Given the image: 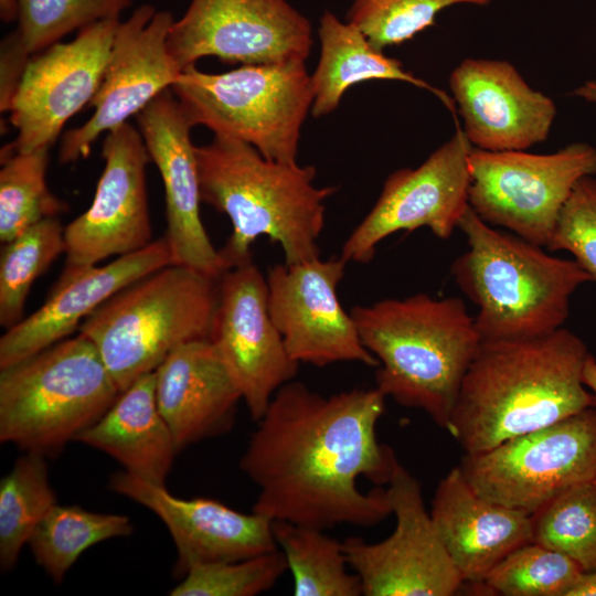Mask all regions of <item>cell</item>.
Here are the masks:
<instances>
[{
  "label": "cell",
  "instance_id": "3957f363",
  "mask_svg": "<svg viewBox=\"0 0 596 596\" xmlns=\"http://www.w3.org/2000/svg\"><path fill=\"white\" fill-rule=\"evenodd\" d=\"M201 201L228 216L232 233L220 254L227 268L252 258V245L266 236L286 264L320 256L326 202L333 187H317L313 166L284 163L252 145L226 136L195 147Z\"/></svg>",
  "mask_w": 596,
  "mask_h": 596
},
{
  "label": "cell",
  "instance_id": "44dd1931",
  "mask_svg": "<svg viewBox=\"0 0 596 596\" xmlns=\"http://www.w3.org/2000/svg\"><path fill=\"white\" fill-rule=\"evenodd\" d=\"M109 488L149 509L164 523L178 552L175 575L196 565L240 561L278 550L273 520L242 513L207 498L181 499L164 485L125 470L110 476Z\"/></svg>",
  "mask_w": 596,
  "mask_h": 596
},
{
  "label": "cell",
  "instance_id": "1f68e13d",
  "mask_svg": "<svg viewBox=\"0 0 596 596\" xmlns=\"http://www.w3.org/2000/svg\"><path fill=\"white\" fill-rule=\"evenodd\" d=\"M531 517L532 542L596 571V483L587 481L561 492Z\"/></svg>",
  "mask_w": 596,
  "mask_h": 596
},
{
  "label": "cell",
  "instance_id": "d4e9b609",
  "mask_svg": "<svg viewBox=\"0 0 596 596\" xmlns=\"http://www.w3.org/2000/svg\"><path fill=\"white\" fill-rule=\"evenodd\" d=\"M74 441L106 453L129 473L164 485L179 450L157 404L155 371L121 392Z\"/></svg>",
  "mask_w": 596,
  "mask_h": 596
},
{
  "label": "cell",
  "instance_id": "ffe728a7",
  "mask_svg": "<svg viewBox=\"0 0 596 596\" xmlns=\"http://www.w3.org/2000/svg\"><path fill=\"white\" fill-rule=\"evenodd\" d=\"M462 131L472 148L528 150L544 142L557 108L505 60L467 57L449 75Z\"/></svg>",
  "mask_w": 596,
  "mask_h": 596
},
{
  "label": "cell",
  "instance_id": "9c48e42d",
  "mask_svg": "<svg viewBox=\"0 0 596 596\" xmlns=\"http://www.w3.org/2000/svg\"><path fill=\"white\" fill-rule=\"evenodd\" d=\"M481 497L531 515L566 489L596 479V407L465 454L458 465Z\"/></svg>",
  "mask_w": 596,
  "mask_h": 596
},
{
  "label": "cell",
  "instance_id": "836d02e7",
  "mask_svg": "<svg viewBox=\"0 0 596 596\" xmlns=\"http://www.w3.org/2000/svg\"><path fill=\"white\" fill-rule=\"evenodd\" d=\"M131 0H18L19 26L13 34L31 55L66 34L100 20L118 18Z\"/></svg>",
  "mask_w": 596,
  "mask_h": 596
},
{
  "label": "cell",
  "instance_id": "e0dca14e",
  "mask_svg": "<svg viewBox=\"0 0 596 596\" xmlns=\"http://www.w3.org/2000/svg\"><path fill=\"white\" fill-rule=\"evenodd\" d=\"M347 264L341 256H319L297 264H275L266 275L270 317L298 363L379 365L338 297Z\"/></svg>",
  "mask_w": 596,
  "mask_h": 596
},
{
  "label": "cell",
  "instance_id": "603a6c76",
  "mask_svg": "<svg viewBox=\"0 0 596 596\" xmlns=\"http://www.w3.org/2000/svg\"><path fill=\"white\" fill-rule=\"evenodd\" d=\"M155 393L179 451L230 432L242 400L209 339L175 348L155 370Z\"/></svg>",
  "mask_w": 596,
  "mask_h": 596
},
{
  "label": "cell",
  "instance_id": "d590c367",
  "mask_svg": "<svg viewBox=\"0 0 596 596\" xmlns=\"http://www.w3.org/2000/svg\"><path fill=\"white\" fill-rule=\"evenodd\" d=\"M288 565L278 549L254 557L191 567L172 596H255L270 589Z\"/></svg>",
  "mask_w": 596,
  "mask_h": 596
},
{
  "label": "cell",
  "instance_id": "ba28073f",
  "mask_svg": "<svg viewBox=\"0 0 596 596\" xmlns=\"http://www.w3.org/2000/svg\"><path fill=\"white\" fill-rule=\"evenodd\" d=\"M305 63L246 64L217 74L193 65L170 89L193 126L245 141L268 159L298 163L301 128L313 100Z\"/></svg>",
  "mask_w": 596,
  "mask_h": 596
},
{
  "label": "cell",
  "instance_id": "4316f807",
  "mask_svg": "<svg viewBox=\"0 0 596 596\" xmlns=\"http://www.w3.org/2000/svg\"><path fill=\"white\" fill-rule=\"evenodd\" d=\"M277 547L285 555L294 578L295 596H360L359 576L347 568L342 542L324 530L273 521Z\"/></svg>",
  "mask_w": 596,
  "mask_h": 596
},
{
  "label": "cell",
  "instance_id": "7a4b0ae2",
  "mask_svg": "<svg viewBox=\"0 0 596 596\" xmlns=\"http://www.w3.org/2000/svg\"><path fill=\"white\" fill-rule=\"evenodd\" d=\"M589 354L563 327L531 338L481 340L446 429L472 454L594 406L583 382Z\"/></svg>",
  "mask_w": 596,
  "mask_h": 596
},
{
  "label": "cell",
  "instance_id": "d6986e66",
  "mask_svg": "<svg viewBox=\"0 0 596 596\" xmlns=\"http://www.w3.org/2000/svg\"><path fill=\"white\" fill-rule=\"evenodd\" d=\"M150 159L164 188L167 234L173 265L220 278L228 269L201 220L194 127L171 89L152 99L136 116Z\"/></svg>",
  "mask_w": 596,
  "mask_h": 596
},
{
  "label": "cell",
  "instance_id": "4dcf8cb0",
  "mask_svg": "<svg viewBox=\"0 0 596 596\" xmlns=\"http://www.w3.org/2000/svg\"><path fill=\"white\" fill-rule=\"evenodd\" d=\"M49 147L1 158L0 241L6 243L33 224L67 210L46 183Z\"/></svg>",
  "mask_w": 596,
  "mask_h": 596
},
{
  "label": "cell",
  "instance_id": "83f0119b",
  "mask_svg": "<svg viewBox=\"0 0 596 596\" xmlns=\"http://www.w3.org/2000/svg\"><path fill=\"white\" fill-rule=\"evenodd\" d=\"M132 530L126 515L56 503L28 544L38 565L58 584L84 551L99 542L127 536Z\"/></svg>",
  "mask_w": 596,
  "mask_h": 596
},
{
  "label": "cell",
  "instance_id": "52a82bcc",
  "mask_svg": "<svg viewBox=\"0 0 596 596\" xmlns=\"http://www.w3.org/2000/svg\"><path fill=\"white\" fill-rule=\"evenodd\" d=\"M120 393L92 341L66 338L0 369V441L56 454Z\"/></svg>",
  "mask_w": 596,
  "mask_h": 596
},
{
  "label": "cell",
  "instance_id": "f1b7e54d",
  "mask_svg": "<svg viewBox=\"0 0 596 596\" xmlns=\"http://www.w3.org/2000/svg\"><path fill=\"white\" fill-rule=\"evenodd\" d=\"M56 504L44 455L25 451L0 482V566L9 571L22 547Z\"/></svg>",
  "mask_w": 596,
  "mask_h": 596
},
{
  "label": "cell",
  "instance_id": "2e32d148",
  "mask_svg": "<svg viewBox=\"0 0 596 596\" xmlns=\"http://www.w3.org/2000/svg\"><path fill=\"white\" fill-rule=\"evenodd\" d=\"M173 22L170 12L142 4L118 23L102 82L88 105L94 114L64 134L60 163L86 158L102 134L127 123L173 85L181 73L168 49Z\"/></svg>",
  "mask_w": 596,
  "mask_h": 596
},
{
  "label": "cell",
  "instance_id": "f35d334b",
  "mask_svg": "<svg viewBox=\"0 0 596 596\" xmlns=\"http://www.w3.org/2000/svg\"><path fill=\"white\" fill-rule=\"evenodd\" d=\"M565 596H596V571L583 572Z\"/></svg>",
  "mask_w": 596,
  "mask_h": 596
},
{
  "label": "cell",
  "instance_id": "7bdbcfd3",
  "mask_svg": "<svg viewBox=\"0 0 596 596\" xmlns=\"http://www.w3.org/2000/svg\"><path fill=\"white\" fill-rule=\"evenodd\" d=\"M595 483H596V479H595Z\"/></svg>",
  "mask_w": 596,
  "mask_h": 596
},
{
  "label": "cell",
  "instance_id": "7402d4cb",
  "mask_svg": "<svg viewBox=\"0 0 596 596\" xmlns=\"http://www.w3.org/2000/svg\"><path fill=\"white\" fill-rule=\"evenodd\" d=\"M170 264V246L163 236L103 266L64 268L46 301L0 338V369L66 339L113 295Z\"/></svg>",
  "mask_w": 596,
  "mask_h": 596
},
{
  "label": "cell",
  "instance_id": "8d00e7d4",
  "mask_svg": "<svg viewBox=\"0 0 596 596\" xmlns=\"http://www.w3.org/2000/svg\"><path fill=\"white\" fill-rule=\"evenodd\" d=\"M566 251L596 283V178H582L564 204L546 247Z\"/></svg>",
  "mask_w": 596,
  "mask_h": 596
},
{
  "label": "cell",
  "instance_id": "d6a6232c",
  "mask_svg": "<svg viewBox=\"0 0 596 596\" xmlns=\"http://www.w3.org/2000/svg\"><path fill=\"white\" fill-rule=\"evenodd\" d=\"M582 573L570 557L530 542L510 552L483 583L494 595L565 596Z\"/></svg>",
  "mask_w": 596,
  "mask_h": 596
},
{
  "label": "cell",
  "instance_id": "5b68a950",
  "mask_svg": "<svg viewBox=\"0 0 596 596\" xmlns=\"http://www.w3.org/2000/svg\"><path fill=\"white\" fill-rule=\"evenodd\" d=\"M458 228L468 249L451 265L460 290L478 307L485 341L531 338L563 327L570 299L589 275L575 262L492 226L467 207Z\"/></svg>",
  "mask_w": 596,
  "mask_h": 596
},
{
  "label": "cell",
  "instance_id": "8fae6325",
  "mask_svg": "<svg viewBox=\"0 0 596 596\" xmlns=\"http://www.w3.org/2000/svg\"><path fill=\"white\" fill-rule=\"evenodd\" d=\"M396 525L376 543L342 541L348 565L364 596H451L464 581L427 511L418 480L401 464L387 483Z\"/></svg>",
  "mask_w": 596,
  "mask_h": 596
},
{
  "label": "cell",
  "instance_id": "e575fe53",
  "mask_svg": "<svg viewBox=\"0 0 596 596\" xmlns=\"http://www.w3.org/2000/svg\"><path fill=\"white\" fill-rule=\"evenodd\" d=\"M491 0H352L347 21L377 49L402 44L435 22L436 15L457 4L483 7Z\"/></svg>",
  "mask_w": 596,
  "mask_h": 596
},
{
  "label": "cell",
  "instance_id": "74e56055",
  "mask_svg": "<svg viewBox=\"0 0 596 596\" xmlns=\"http://www.w3.org/2000/svg\"><path fill=\"white\" fill-rule=\"evenodd\" d=\"M32 56L20 44L12 33L1 43V81L0 107L1 111H9L13 95L22 78L28 62Z\"/></svg>",
  "mask_w": 596,
  "mask_h": 596
},
{
  "label": "cell",
  "instance_id": "60d3db41",
  "mask_svg": "<svg viewBox=\"0 0 596 596\" xmlns=\"http://www.w3.org/2000/svg\"><path fill=\"white\" fill-rule=\"evenodd\" d=\"M573 96L581 98L587 103L596 104V79H590L582 83L573 91Z\"/></svg>",
  "mask_w": 596,
  "mask_h": 596
},
{
  "label": "cell",
  "instance_id": "6da1fadb",
  "mask_svg": "<svg viewBox=\"0 0 596 596\" xmlns=\"http://www.w3.org/2000/svg\"><path fill=\"white\" fill-rule=\"evenodd\" d=\"M385 398L376 387L322 395L295 380L283 385L240 460L258 489L252 511L319 530L391 515L382 486L400 462L376 437Z\"/></svg>",
  "mask_w": 596,
  "mask_h": 596
},
{
  "label": "cell",
  "instance_id": "484cf974",
  "mask_svg": "<svg viewBox=\"0 0 596 596\" xmlns=\"http://www.w3.org/2000/svg\"><path fill=\"white\" fill-rule=\"evenodd\" d=\"M320 56L311 75V115L322 117L336 110L351 86L369 79L400 81L434 94L456 117L450 96L406 71L403 64L375 47L352 23L326 11L318 30Z\"/></svg>",
  "mask_w": 596,
  "mask_h": 596
},
{
  "label": "cell",
  "instance_id": "9a60e30c",
  "mask_svg": "<svg viewBox=\"0 0 596 596\" xmlns=\"http://www.w3.org/2000/svg\"><path fill=\"white\" fill-rule=\"evenodd\" d=\"M207 339L254 421L298 373L299 363L289 355L270 317L266 277L253 257L219 278V301Z\"/></svg>",
  "mask_w": 596,
  "mask_h": 596
},
{
  "label": "cell",
  "instance_id": "f546056e",
  "mask_svg": "<svg viewBox=\"0 0 596 596\" xmlns=\"http://www.w3.org/2000/svg\"><path fill=\"white\" fill-rule=\"evenodd\" d=\"M65 253L64 227L56 217L42 220L3 243L0 255V324L9 329L23 319L34 280Z\"/></svg>",
  "mask_w": 596,
  "mask_h": 596
},
{
  "label": "cell",
  "instance_id": "8992f818",
  "mask_svg": "<svg viewBox=\"0 0 596 596\" xmlns=\"http://www.w3.org/2000/svg\"><path fill=\"white\" fill-rule=\"evenodd\" d=\"M219 278L170 264L124 287L79 326L124 392L179 345L207 339Z\"/></svg>",
  "mask_w": 596,
  "mask_h": 596
},
{
  "label": "cell",
  "instance_id": "ac0fdd59",
  "mask_svg": "<svg viewBox=\"0 0 596 596\" xmlns=\"http://www.w3.org/2000/svg\"><path fill=\"white\" fill-rule=\"evenodd\" d=\"M102 156L105 167L91 206L64 227V268L96 265L153 241L146 181L151 159L139 129L125 123L108 131Z\"/></svg>",
  "mask_w": 596,
  "mask_h": 596
},
{
  "label": "cell",
  "instance_id": "7c38bea8",
  "mask_svg": "<svg viewBox=\"0 0 596 596\" xmlns=\"http://www.w3.org/2000/svg\"><path fill=\"white\" fill-rule=\"evenodd\" d=\"M472 146L457 127L449 140L416 168L389 174L370 212L343 243L341 258L368 264L390 235L427 227L448 240L469 206Z\"/></svg>",
  "mask_w": 596,
  "mask_h": 596
},
{
  "label": "cell",
  "instance_id": "ab89813d",
  "mask_svg": "<svg viewBox=\"0 0 596 596\" xmlns=\"http://www.w3.org/2000/svg\"><path fill=\"white\" fill-rule=\"evenodd\" d=\"M583 382L593 394L596 407V359L592 354L588 355L583 370Z\"/></svg>",
  "mask_w": 596,
  "mask_h": 596
},
{
  "label": "cell",
  "instance_id": "5bb4252c",
  "mask_svg": "<svg viewBox=\"0 0 596 596\" xmlns=\"http://www.w3.org/2000/svg\"><path fill=\"white\" fill-rule=\"evenodd\" d=\"M118 23V18L97 21L81 29L73 41L57 42L30 58L9 108L18 135L1 158L50 148L66 121L89 105Z\"/></svg>",
  "mask_w": 596,
  "mask_h": 596
},
{
  "label": "cell",
  "instance_id": "cb8c5ba5",
  "mask_svg": "<svg viewBox=\"0 0 596 596\" xmlns=\"http://www.w3.org/2000/svg\"><path fill=\"white\" fill-rule=\"evenodd\" d=\"M429 513L464 584L483 583L510 552L532 542L531 517L479 496L459 466L439 481Z\"/></svg>",
  "mask_w": 596,
  "mask_h": 596
},
{
  "label": "cell",
  "instance_id": "277c9868",
  "mask_svg": "<svg viewBox=\"0 0 596 596\" xmlns=\"http://www.w3.org/2000/svg\"><path fill=\"white\" fill-rule=\"evenodd\" d=\"M350 313L363 345L379 361L375 387L446 429L481 342L464 300L418 292L358 305Z\"/></svg>",
  "mask_w": 596,
  "mask_h": 596
},
{
  "label": "cell",
  "instance_id": "30bf717a",
  "mask_svg": "<svg viewBox=\"0 0 596 596\" xmlns=\"http://www.w3.org/2000/svg\"><path fill=\"white\" fill-rule=\"evenodd\" d=\"M469 205L488 224L547 247L576 183L596 175V148L573 142L551 153L470 152Z\"/></svg>",
  "mask_w": 596,
  "mask_h": 596
},
{
  "label": "cell",
  "instance_id": "4fadbf2b",
  "mask_svg": "<svg viewBox=\"0 0 596 596\" xmlns=\"http://www.w3.org/2000/svg\"><path fill=\"white\" fill-rule=\"evenodd\" d=\"M311 45L309 20L286 0H192L168 36L181 71L209 56L243 65L306 62Z\"/></svg>",
  "mask_w": 596,
  "mask_h": 596
},
{
  "label": "cell",
  "instance_id": "b9f144b4",
  "mask_svg": "<svg viewBox=\"0 0 596 596\" xmlns=\"http://www.w3.org/2000/svg\"><path fill=\"white\" fill-rule=\"evenodd\" d=\"M1 17L6 22H10L19 17L18 0H1Z\"/></svg>",
  "mask_w": 596,
  "mask_h": 596
}]
</instances>
